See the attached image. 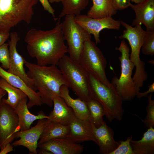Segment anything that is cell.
<instances>
[{
    "instance_id": "6da1fadb",
    "label": "cell",
    "mask_w": 154,
    "mask_h": 154,
    "mask_svg": "<svg viewBox=\"0 0 154 154\" xmlns=\"http://www.w3.org/2000/svg\"><path fill=\"white\" fill-rule=\"evenodd\" d=\"M58 19L55 27L46 31L33 28L27 33L24 41L31 57L35 58L40 66H58L68 52L64 43L61 23Z\"/></svg>"
},
{
    "instance_id": "7a4b0ae2",
    "label": "cell",
    "mask_w": 154,
    "mask_h": 154,
    "mask_svg": "<svg viewBox=\"0 0 154 154\" xmlns=\"http://www.w3.org/2000/svg\"><path fill=\"white\" fill-rule=\"evenodd\" d=\"M28 69L27 74L33 82L34 90L40 98L42 104L50 107L53 105V99L60 96V90L63 85L68 84L57 66H40L26 61Z\"/></svg>"
},
{
    "instance_id": "3957f363",
    "label": "cell",
    "mask_w": 154,
    "mask_h": 154,
    "mask_svg": "<svg viewBox=\"0 0 154 154\" xmlns=\"http://www.w3.org/2000/svg\"><path fill=\"white\" fill-rule=\"evenodd\" d=\"M38 0H0V33H9L21 22L27 24Z\"/></svg>"
},
{
    "instance_id": "277c9868",
    "label": "cell",
    "mask_w": 154,
    "mask_h": 154,
    "mask_svg": "<svg viewBox=\"0 0 154 154\" xmlns=\"http://www.w3.org/2000/svg\"><path fill=\"white\" fill-rule=\"evenodd\" d=\"M89 81L90 97L102 106L107 119L110 122L121 120L124 112L123 101L114 86H107L90 74Z\"/></svg>"
},
{
    "instance_id": "5b68a950",
    "label": "cell",
    "mask_w": 154,
    "mask_h": 154,
    "mask_svg": "<svg viewBox=\"0 0 154 154\" xmlns=\"http://www.w3.org/2000/svg\"><path fill=\"white\" fill-rule=\"evenodd\" d=\"M120 21L121 25L125 29L123 31V34L119 38L127 39L130 46L131 52L129 55V59L135 68L132 79L137 91H139L148 77L145 68V63L140 57V51L146 31L143 30L141 24L136 25L133 27L124 21Z\"/></svg>"
},
{
    "instance_id": "8992f818",
    "label": "cell",
    "mask_w": 154,
    "mask_h": 154,
    "mask_svg": "<svg viewBox=\"0 0 154 154\" xmlns=\"http://www.w3.org/2000/svg\"><path fill=\"white\" fill-rule=\"evenodd\" d=\"M68 88L78 98L86 102L91 99L90 96L89 74L78 63L65 54L58 65Z\"/></svg>"
},
{
    "instance_id": "52a82bcc",
    "label": "cell",
    "mask_w": 154,
    "mask_h": 154,
    "mask_svg": "<svg viewBox=\"0 0 154 154\" xmlns=\"http://www.w3.org/2000/svg\"><path fill=\"white\" fill-rule=\"evenodd\" d=\"M115 49L121 53L118 58L121 63V74L119 78L114 76L111 83L114 86L123 101H131L136 96L137 92L132 77L135 66L129 59L130 48L127 44L123 40L119 46L116 47Z\"/></svg>"
},
{
    "instance_id": "ba28073f",
    "label": "cell",
    "mask_w": 154,
    "mask_h": 154,
    "mask_svg": "<svg viewBox=\"0 0 154 154\" xmlns=\"http://www.w3.org/2000/svg\"><path fill=\"white\" fill-rule=\"evenodd\" d=\"M95 42L86 41L81 53L79 63L90 75L104 85H113L106 76L105 69L107 62L106 58Z\"/></svg>"
},
{
    "instance_id": "9c48e42d",
    "label": "cell",
    "mask_w": 154,
    "mask_h": 154,
    "mask_svg": "<svg viewBox=\"0 0 154 154\" xmlns=\"http://www.w3.org/2000/svg\"><path fill=\"white\" fill-rule=\"evenodd\" d=\"M74 15H67L61 23L62 33L68 46L67 52L74 61L79 62L85 42L91 40V35L78 24L74 19Z\"/></svg>"
},
{
    "instance_id": "30bf717a",
    "label": "cell",
    "mask_w": 154,
    "mask_h": 154,
    "mask_svg": "<svg viewBox=\"0 0 154 154\" xmlns=\"http://www.w3.org/2000/svg\"><path fill=\"white\" fill-rule=\"evenodd\" d=\"M18 123V117L15 110L1 100L0 102L1 150L16 137Z\"/></svg>"
},
{
    "instance_id": "8fae6325",
    "label": "cell",
    "mask_w": 154,
    "mask_h": 154,
    "mask_svg": "<svg viewBox=\"0 0 154 154\" xmlns=\"http://www.w3.org/2000/svg\"><path fill=\"white\" fill-rule=\"evenodd\" d=\"M74 19L90 34L93 35L96 45L101 42L99 33L102 30L106 29L119 30L121 25L120 21L115 20L112 17L94 19L80 14L75 16Z\"/></svg>"
},
{
    "instance_id": "7c38bea8",
    "label": "cell",
    "mask_w": 154,
    "mask_h": 154,
    "mask_svg": "<svg viewBox=\"0 0 154 154\" xmlns=\"http://www.w3.org/2000/svg\"><path fill=\"white\" fill-rule=\"evenodd\" d=\"M9 37L8 44L10 64L7 71L18 76L34 90L33 82L27 76L24 67V65L27 61L18 52L17 49V42L20 39L18 34L16 32H11L10 33Z\"/></svg>"
},
{
    "instance_id": "4fadbf2b",
    "label": "cell",
    "mask_w": 154,
    "mask_h": 154,
    "mask_svg": "<svg viewBox=\"0 0 154 154\" xmlns=\"http://www.w3.org/2000/svg\"><path fill=\"white\" fill-rule=\"evenodd\" d=\"M47 120V119L38 120L34 127L26 130L20 131L17 133L16 137L19 138L13 142V146H22L27 148L31 153H37L38 141L39 139Z\"/></svg>"
},
{
    "instance_id": "5bb4252c",
    "label": "cell",
    "mask_w": 154,
    "mask_h": 154,
    "mask_svg": "<svg viewBox=\"0 0 154 154\" xmlns=\"http://www.w3.org/2000/svg\"><path fill=\"white\" fill-rule=\"evenodd\" d=\"M70 131L66 138L76 143L92 141L98 144L91 121L83 120L76 117L69 124Z\"/></svg>"
},
{
    "instance_id": "9a60e30c",
    "label": "cell",
    "mask_w": 154,
    "mask_h": 154,
    "mask_svg": "<svg viewBox=\"0 0 154 154\" xmlns=\"http://www.w3.org/2000/svg\"><path fill=\"white\" fill-rule=\"evenodd\" d=\"M129 7L135 14L132 26L143 24L146 28V31H154V0H145L137 4L131 3Z\"/></svg>"
},
{
    "instance_id": "2e32d148",
    "label": "cell",
    "mask_w": 154,
    "mask_h": 154,
    "mask_svg": "<svg viewBox=\"0 0 154 154\" xmlns=\"http://www.w3.org/2000/svg\"><path fill=\"white\" fill-rule=\"evenodd\" d=\"M51 151L53 154H80L84 151L82 145L66 137L54 138L38 146Z\"/></svg>"
},
{
    "instance_id": "e0dca14e",
    "label": "cell",
    "mask_w": 154,
    "mask_h": 154,
    "mask_svg": "<svg viewBox=\"0 0 154 154\" xmlns=\"http://www.w3.org/2000/svg\"><path fill=\"white\" fill-rule=\"evenodd\" d=\"M0 77L13 86L20 89L26 94L29 99L27 103L29 109L35 106H41L42 104L37 92L29 86L18 76L6 71L0 66Z\"/></svg>"
},
{
    "instance_id": "ac0fdd59",
    "label": "cell",
    "mask_w": 154,
    "mask_h": 154,
    "mask_svg": "<svg viewBox=\"0 0 154 154\" xmlns=\"http://www.w3.org/2000/svg\"><path fill=\"white\" fill-rule=\"evenodd\" d=\"M93 129L98 142L100 154H110L119 145L120 141H115L113 130L105 121L98 127H96L94 125Z\"/></svg>"
},
{
    "instance_id": "d6986e66",
    "label": "cell",
    "mask_w": 154,
    "mask_h": 154,
    "mask_svg": "<svg viewBox=\"0 0 154 154\" xmlns=\"http://www.w3.org/2000/svg\"><path fill=\"white\" fill-rule=\"evenodd\" d=\"M53 110L48 116L47 120L64 125H69L75 117L72 109L60 96L53 99Z\"/></svg>"
},
{
    "instance_id": "ffe728a7",
    "label": "cell",
    "mask_w": 154,
    "mask_h": 154,
    "mask_svg": "<svg viewBox=\"0 0 154 154\" xmlns=\"http://www.w3.org/2000/svg\"><path fill=\"white\" fill-rule=\"evenodd\" d=\"M28 98L27 97L21 100L15 110L18 118V132L29 129L31 124L36 120L48 119V116L46 115L42 111L38 112L37 115L31 113L27 106Z\"/></svg>"
},
{
    "instance_id": "44dd1931",
    "label": "cell",
    "mask_w": 154,
    "mask_h": 154,
    "mask_svg": "<svg viewBox=\"0 0 154 154\" xmlns=\"http://www.w3.org/2000/svg\"><path fill=\"white\" fill-rule=\"evenodd\" d=\"M60 96L73 110L75 117L78 119L91 121L90 114L86 102L78 98L74 99L69 94L68 87L63 85L60 90Z\"/></svg>"
},
{
    "instance_id": "7402d4cb",
    "label": "cell",
    "mask_w": 154,
    "mask_h": 154,
    "mask_svg": "<svg viewBox=\"0 0 154 154\" xmlns=\"http://www.w3.org/2000/svg\"><path fill=\"white\" fill-rule=\"evenodd\" d=\"M70 131L69 125L53 122L47 119L38 146L52 139L65 138Z\"/></svg>"
},
{
    "instance_id": "603a6c76",
    "label": "cell",
    "mask_w": 154,
    "mask_h": 154,
    "mask_svg": "<svg viewBox=\"0 0 154 154\" xmlns=\"http://www.w3.org/2000/svg\"><path fill=\"white\" fill-rule=\"evenodd\" d=\"M130 144L134 154L154 153V129L148 128L141 139L135 141L131 139Z\"/></svg>"
},
{
    "instance_id": "cb8c5ba5",
    "label": "cell",
    "mask_w": 154,
    "mask_h": 154,
    "mask_svg": "<svg viewBox=\"0 0 154 154\" xmlns=\"http://www.w3.org/2000/svg\"><path fill=\"white\" fill-rule=\"evenodd\" d=\"M93 5L87 15L94 19L112 17L117 13L114 8L112 0H92Z\"/></svg>"
},
{
    "instance_id": "d4e9b609",
    "label": "cell",
    "mask_w": 154,
    "mask_h": 154,
    "mask_svg": "<svg viewBox=\"0 0 154 154\" xmlns=\"http://www.w3.org/2000/svg\"><path fill=\"white\" fill-rule=\"evenodd\" d=\"M0 88L5 90L8 94L7 98H3L2 101L14 110L21 100L27 97L21 90L11 85L1 77H0Z\"/></svg>"
},
{
    "instance_id": "484cf974",
    "label": "cell",
    "mask_w": 154,
    "mask_h": 154,
    "mask_svg": "<svg viewBox=\"0 0 154 154\" xmlns=\"http://www.w3.org/2000/svg\"><path fill=\"white\" fill-rule=\"evenodd\" d=\"M90 0H61L63 6L62 11L59 16L60 18L67 15L74 16L81 14L87 6Z\"/></svg>"
},
{
    "instance_id": "4316f807",
    "label": "cell",
    "mask_w": 154,
    "mask_h": 154,
    "mask_svg": "<svg viewBox=\"0 0 154 154\" xmlns=\"http://www.w3.org/2000/svg\"><path fill=\"white\" fill-rule=\"evenodd\" d=\"M86 102L91 121L96 127H98L105 121L103 120V117L105 116L104 109L99 102L94 99L91 98Z\"/></svg>"
},
{
    "instance_id": "83f0119b",
    "label": "cell",
    "mask_w": 154,
    "mask_h": 154,
    "mask_svg": "<svg viewBox=\"0 0 154 154\" xmlns=\"http://www.w3.org/2000/svg\"><path fill=\"white\" fill-rule=\"evenodd\" d=\"M146 31L141 50L146 55H154V31Z\"/></svg>"
},
{
    "instance_id": "f1b7e54d",
    "label": "cell",
    "mask_w": 154,
    "mask_h": 154,
    "mask_svg": "<svg viewBox=\"0 0 154 154\" xmlns=\"http://www.w3.org/2000/svg\"><path fill=\"white\" fill-rule=\"evenodd\" d=\"M153 93H150L147 97L148 103L146 108L147 114L143 121L144 123L148 128L154 127V100L152 99Z\"/></svg>"
},
{
    "instance_id": "f546056e",
    "label": "cell",
    "mask_w": 154,
    "mask_h": 154,
    "mask_svg": "<svg viewBox=\"0 0 154 154\" xmlns=\"http://www.w3.org/2000/svg\"><path fill=\"white\" fill-rule=\"evenodd\" d=\"M132 135L127 137L125 141H120V143L117 147L110 154H134L130 144Z\"/></svg>"
},
{
    "instance_id": "4dcf8cb0",
    "label": "cell",
    "mask_w": 154,
    "mask_h": 154,
    "mask_svg": "<svg viewBox=\"0 0 154 154\" xmlns=\"http://www.w3.org/2000/svg\"><path fill=\"white\" fill-rule=\"evenodd\" d=\"M8 43H5L0 46V62L1 67L5 70H8L10 64V55Z\"/></svg>"
},
{
    "instance_id": "1f68e13d",
    "label": "cell",
    "mask_w": 154,
    "mask_h": 154,
    "mask_svg": "<svg viewBox=\"0 0 154 154\" xmlns=\"http://www.w3.org/2000/svg\"><path fill=\"white\" fill-rule=\"evenodd\" d=\"M131 1V0H112L113 5L116 11L122 10L129 7Z\"/></svg>"
},
{
    "instance_id": "d6a6232c",
    "label": "cell",
    "mask_w": 154,
    "mask_h": 154,
    "mask_svg": "<svg viewBox=\"0 0 154 154\" xmlns=\"http://www.w3.org/2000/svg\"><path fill=\"white\" fill-rule=\"evenodd\" d=\"M44 10L51 14L53 17H55V11L51 7L48 0H39Z\"/></svg>"
},
{
    "instance_id": "836d02e7",
    "label": "cell",
    "mask_w": 154,
    "mask_h": 154,
    "mask_svg": "<svg viewBox=\"0 0 154 154\" xmlns=\"http://www.w3.org/2000/svg\"><path fill=\"white\" fill-rule=\"evenodd\" d=\"M148 90L145 92H139L136 95V96L138 98H140L143 97H147L149 93H153L154 92V82H153L151 84L148 86Z\"/></svg>"
},
{
    "instance_id": "e575fe53",
    "label": "cell",
    "mask_w": 154,
    "mask_h": 154,
    "mask_svg": "<svg viewBox=\"0 0 154 154\" xmlns=\"http://www.w3.org/2000/svg\"><path fill=\"white\" fill-rule=\"evenodd\" d=\"M13 150V146L9 143L6 145L0 151V154H6Z\"/></svg>"
},
{
    "instance_id": "d590c367",
    "label": "cell",
    "mask_w": 154,
    "mask_h": 154,
    "mask_svg": "<svg viewBox=\"0 0 154 154\" xmlns=\"http://www.w3.org/2000/svg\"><path fill=\"white\" fill-rule=\"evenodd\" d=\"M10 33H0V46L5 43L9 37Z\"/></svg>"
},
{
    "instance_id": "8d00e7d4",
    "label": "cell",
    "mask_w": 154,
    "mask_h": 154,
    "mask_svg": "<svg viewBox=\"0 0 154 154\" xmlns=\"http://www.w3.org/2000/svg\"><path fill=\"white\" fill-rule=\"evenodd\" d=\"M37 153L39 154H53L50 151L43 149H40L38 150Z\"/></svg>"
},
{
    "instance_id": "74e56055",
    "label": "cell",
    "mask_w": 154,
    "mask_h": 154,
    "mask_svg": "<svg viewBox=\"0 0 154 154\" xmlns=\"http://www.w3.org/2000/svg\"><path fill=\"white\" fill-rule=\"evenodd\" d=\"M7 92L4 90L1 89L0 90V102L1 101L2 99L6 94Z\"/></svg>"
},
{
    "instance_id": "f35d334b",
    "label": "cell",
    "mask_w": 154,
    "mask_h": 154,
    "mask_svg": "<svg viewBox=\"0 0 154 154\" xmlns=\"http://www.w3.org/2000/svg\"><path fill=\"white\" fill-rule=\"evenodd\" d=\"M145 0H131V1L137 4L141 3Z\"/></svg>"
},
{
    "instance_id": "ab89813d",
    "label": "cell",
    "mask_w": 154,
    "mask_h": 154,
    "mask_svg": "<svg viewBox=\"0 0 154 154\" xmlns=\"http://www.w3.org/2000/svg\"><path fill=\"white\" fill-rule=\"evenodd\" d=\"M50 3H58L61 2V0H48Z\"/></svg>"
},
{
    "instance_id": "60d3db41",
    "label": "cell",
    "mask_w": 154,
    "mask_h": 154,
    "mask_svg": "<svg viewBox=\"0 0 154 154\" xmlns=\"http://www.w3.org/2000/svg\"><path fill=\"white\" fill-rule=\"evenodd\" d=\"M1 88H0V90L1 89Z\"/></svg>"
}]
</instances>
